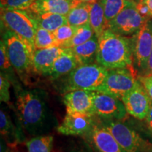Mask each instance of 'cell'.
I'll return each instance as SVG.
<instances>
[{
	"label": "cell",
	"mask_w": 152,
	"mask_h": 152,
	"mask_svg": "<svg viewBox=\"0 0 152 152\" xmlns=\"http://www.w3.org/2000/svg\"><path fill=\"white\" fill-rule=\"evenodd\" d=\"M138 80L142 83L152 101V75H142L138 77Z\"/></svg>",
	"instance_id": "obj_31"
},
{
	"label": "cell",
	"mask_w": 152,
	"mask_h": 152,
	"mask_svg": "<svg viewBox=\"0 0 152 152\" xmlns=\"http://www.w3.org/2000/svg\"><path fill=\"white\" fill-rule=\"evenodd\" d=\"M80 65L75 55L70 48H65V51L58 57L53 64L47 75L53 80L58 79L68 75Z\"/></svg>",
	"instance_id": "obj_17"
},
{
	"label": "cell",
	"mask_w": 152,
	"mask_h": 152,
	"mask_svg": "<svg viewBox=\"0 0 152 152\" xmlns=\"http://www.w3.org/2000/svg\"><path fill=\"white\" fill-rule=\"evenodd\" d=\"M90 140L99 152H126L104 125H93Z\"/></svg>",
	"instance_id": "obj_14"
},
{
	"label": "cell",
	"mask_w": 152,
	"mask_h": 152,
	"mask_svg": "<svg viewBox=\"0 0 152 152\" xmlns=\"http://www.w3.org/2000/svg\"><path fill=\"white\" fill-rule=\"evenodd\" d=\"M80 1H83V2H87V3H94L95 1H97L99 0H78Z\"/></svg>",
	"instance_id": "obj_35"
},
{
	"label": "cell",
	"mask_w": 152,
	"mask_h": 152,
	"mask_svg": "<svg viewBox=\"0 0 152 152\" xmlns=\"http://www.w3.org/2000/svg\"><path fill=\"white\" fill-rule=\"evenodd\" d=\"M145 120H146V123H147L148 128H149V130L152 132V101H151V106H150L149 112H148Z\"/></svg>",
	"instance_id": "obj_32"
},
{
	"label": "cell",
	"mask_w": 152,
	"mask_h": 152,
	"mask_svg": "<svg viewBox=\"0 0 152 152\" xmlns=\"http://www.w3.org/2000/svg\"><path fill=\"white\" fill-rule=\"evenodd\" d=\"M64 103L66 112L94 115L92 91L76 90L66 92L64 96Z\"/></svg>",
	"instance_id": "obj_13"
},
{
	"label": "cell",
	"mask_w": 152,
	"mask_h": 152,
	"mask_svg": "<svg viewBox=\"0 0 152 152\" xmlns=\"http://www.w3.org/2000/svg\"><path fill=\"white\" fill-rule=\"evenodd\" d=\"M1 23L6 30L14 33L26 44L33 56L37 24L29 11L1 9Z\"/></svg>",
	"instance_id": "obj_3"
},
{
	"label": "cell",
	"mask_w": 152,
	"mask_h": 152,
	"mask_svg": "<svg viewBox=\"0 0 152 152\" xmlns=\"http://www.w3.org/2000/svg\"><path fill=\"white\" fill-rule=\"evenodd\" d=\"M11 82L2 74L0 75V99L1 102L9 103L10 100V88Z\"/></svg>",
	"instance_id": "obj_30"
},
{
	"label": "cell",
	"mask_w": 152,
	"mask_h": 152,
	"mask_svg": "<svg viewBox=\"0 0 152 152\" xmlns=\"http://www.w3.org/2000/svg\"><path fill=\"white\" fill-rule=\"evenodd\" d=\"M36 0H0L1 9L28 10Z\"/></svg>",
	"instance_id": "obj_29"
},
{
	"label": "cell",
	"mask_w": 152,
	"mask_h": 152,
	"mask_svg": "<svg viewBox=\"0 0 152 152\" xmlns=\"http://www.w3.org/2000/svg\"><path fill=\"white\" fill-rule=\"evenodd\" d=\"M113 134L120 145L126 152H141L143 141L130 127L120 121H107L104 125Z\"/></svg>",
	"instance_id": "obj_11"
},
{
	"label": "cell",
	"mask_w": 152,
	"mask_h": 152,
	"mask_svg": "<svg viewBox=\"0 0 152 152\" xmlns=\"http://www.w3.org/2000/svg\"><path fill=\"white\" fill-rule=\"evenodd\" d=\"M64 51L65 48L60 47L36 49L33 56L34 71L41 75H47L55 61Z\"/></svg>",
	"instance_id": "obj_16"
},
{
	"label": "cell",
	"mask_w": 152,
	"mask_h": 152,
	"mask_svg": "<svg viewBox=\"0 0 152 152\" xmlns=\"http://www.w3.org/2000/svg\"><path fill=\"white\" fill-rule=\"evenodd\" d=\"M143 75H152V50L147 61V69H146L145 73H144Z\"/></svg>",
	"instance_id": "obj_34"
},
{
	"label": "cell",
	"mask_w": 152,
	"mask_h": 152,
	"mask_svg": "<svg viewBox=\"0 0 152 152\" xmlns=\"http://www.w3.org/2000/svg\"><path fill=\"white\" fill-rule=\"evenodd\" d=\"M0 68H1V74L5 76L11 82V84L15 87V90L20 87L19 82L15 75L16 71L9 61L7 52V47L3 39H1L0 42Z\"/></svg>",
	"instance_id": "obj_22"
},
{
	"label": "cell",
	"mask_w": 152,
	"mask_h": 152,
	"mask_svg": "<svg viewBox=\"0 0 152 152\" xmlns=\"http://www.w3.org/2000/svg\"><path fill=\"white\" fill-rule=\"evenodd\" d=\"M127 113L138 120L146 118L151 99L140 80L134 88L121 98Z\"/></svg>",
	"instance_id": "obj_10"
},
{
	"label": "cell",
	"mask_w": 152,
	"mask_h": 152,
	"mask_svg": "<svg viewBox=\"0 0 152 152\" xmlns=\"http://www.w3.org/2000/svg\"><path fill=\"white\" fill-rule=\"evenodd\" d=\"M3 40L11 65L21 81L27 84L30 74L34 71L33 54L26 44L11 31L7 30Z\"/></svg>",
	"instance_id": "obj_5"
},
{
	"label": "cell",
	"mask_w": 152,
	"mask_h": 152,
	"mask_svg": "<svg viewBox=\"0 0 152 152\" xmlns=\"http://www.w3.org/2000/svg\"><path fill=\"white\" fill-rule=\"evenodd\" d=\"M30 14L35 20L37 26L52 33L61 26L68 24L66 15L52 13H45L40 14H33L31 13Z\"/></svg>",
	"instance_id": "obj_19"
},
{
	"label": "cell",
	"mask_w": 152,
	"mask_h": 152,
	"mask_svg": "<svg viewBox=\"0 0 152 152\" xmlns=\"http://www.w3.org/2000/svg\"><path fill=\"white\" fill-rule=\"evenodd\" d=\"M149 19L140 14L133 3L125 7L109 23L107 29L120 35H133Z\"/></svg>",
	"instance_id": "obj_7"
},
{
	"label": "cell",
	"mask_w": 152,
	"mask_h": 152,
	"mask_svg": "<svg viewBox=\"0 0 152 152\" xmlns=\"http://www.w3.org/2000/svg\"><path fill=\"white\" fill-rule=\"evenodd\" d=\"M35 47L36 50L52 47H58V44L52 32L37 26L35 37Z\"/></svg>",
	"instance_id": "obj_26"
},
{
	"label": "cell",
	"mask_w": 152,
	"mask_h": 152,
	"mask_svg": "<svg viewBox=\"0 0 152 152\" xmlns=\"http://www.w3.org/2000/svg\"><path fill=\"white\" fill-rule=\"evenodd\" d=\"M98 47L99 38L94 35L86 42L70 49L78 61L80 65H83L96 62Z\"/></svg>",
	"instance_id": "obj_18"
},
{
	"label": "cell",
	"mask_w": 152,
	"mask_h": 152,
	"mask_svg": "<svg viewBox=\"0 0 152 152\" xmlns=\"http://www.w3.org/2000/svg\"><path fill=\"white\" fill-rule=\"evenodd\" d=\"M79 2L78 0H36L28 11L33 14L52 13L66 16L70 10Z\"/></svg>",
	"instance_id": "obj_15"
},
{
	"label": "cell",
	"mask_w": 152,
	"mask_h": 152,
	"mask_svg": "<svg viewBox=\"0 0 152 152\" xmlns=\"http://www.w3.org/2000/svg\"><path fill=\"white\" fill-rule=\"evenodd\" d=\"M140 1L143 3L147 8L149 18H152V0H141Z\"/></svg>",
	"instance_id": "obj_33"
},
{
	"label": "cell",
	"mask_w": 152,
	"mask_h": 152,
	"mask_svg": "<svg viewBox=\"0 0 152 152\" xmlns=\"http://www.w3.org/2000/svg\"><path fill=\"white\" fill-rule=\"evenodd\" d=\"M66 1H72V0H66Z\"/></svg>",
	"instance_id": "obj_37"
},
{
	"label": "cell",
	"mask_w": 152,
	"mask_h": 152,
	"mask_svg": "<svg viewBox=\"0 0 152 152\" xmlns=\"http://www.w3.org/2000/svg\"><path fill=\"white\" fill-rule=\"evenodd\" d=\"M95 35L94 30L89 23L77 27L75 35L68 42L64 44L62 48H73L86 42Z\"/></svg>",
	"instance_id": "obj_23"
},
{
	"label": "cell",
	"mask_w": 152,
	"mask_h": 152,
	"mask_svg": "<svg viewBox=\"0 0 152 152\" xmlns=\"http://www.w3.org/2000/svg\"><path fill=\"white\" fill-rule=\"evenodd\" d=\"M94 115L108 121H120L126 117L127 111L122 100L100 91H92Z\"/></svg>",
	"instance_id": "obj_9"
},
{
	"label": "cell",
	"mask_w": 152,
	"mask_h": 152,
	"mask_svg": "<svg viewBox=\"0 0 152 152\" xmlns=\"http://www.w3.org/2000/svg\"><path fill=\"white\" fill-rule=\"evenodd\" d=\"M96 63L107 69L134 70L132 38L106 29L99 37Z\"/></svg>",
	"instance_id": "obj_2"
},
{
	"label": "cell",
	"mask_w": 152,
	"mask_h": 152,
	"mask_svg": "<svg viewBox=\"0 0 152 152\" xmlns=\"http://www.w3.org/2000/svg\"><path fill=\"white\" fill-rule=\"evenodd\" d=\"M77 27H74L69 24L61 26L53 32L55 39L58 44V47H61L64 44L68 42L75 35Z\"/></svg>",
	"instance_id": "obj_28"
},
{
	"label": "cell",
	"mask_w": 152,
	"mask_h": 152,
	"mask_svg": "<svg viewBox=\"0 0 152 152\" xmlns=\"http://www.w3.org/2000/svg\"><path fill=\"white\" fill-rule=\"evenodd\" d=\"M91 4L80 1L66 15L68 24L74 27H80L90 23Z\"/></svg>",
	"instance_id": "obj_20"
},
{
	"label": "cell",
	"mask_w": 152,
	"mask_h": 152,
	"mask_svg": "<svg viewBox=\"0 0 152 152\" xmlns=\"http://www.w3.org/2000/svg\"><path fill=\"white\" fill-rule=\"evenodd\" d=\"M128 1H132V2H133V3L137 4V3L140 2V1H141V0H128Z\"/></svg>",
	"instance_id": "obj_36"
},
{
	"label": "cell",
	"mask_w": 152,
	"mask_h": 152,
	"mask_svg": "<svg viewBox=\"0 0 152 152\" xmlns=\"http://www.w3.org/2000/svg\"><path fill=\"white\" fill-rule=\"evenodd\" d=\"M133 62L143 75L152 50V20L149 19L132 37Z\"/></svg>",
	"instance_id": "obj_8"
},
{
	"label": "cell",
	"mask_w": 152,
	"mask_h": 152,
	"mask_svg": "<svg viewBox=\"0 0 152 152\" xmlns=\"http://www.w3.org/2000/svg\"><path fill=\"white\" fill-rule=\"evenodd\" d=\"M54 138L52 135L36 136L26 142L28 152H51Z\"/></svg>",
	"instance_id": "obj_24"
},
{
	"label": "cell",
	"mask_w": 152,
	"mask_h": 152,
	"mask_svg": "<svg viewBox=\"0 0 152 152\" xmlns=\"http://www.w3.org/2000/svg\"><path fill=\"white\" fill-rule=\"evenodd\" d=\"M17 113L20 125L31 135L46 134L54 125V117L49 109L42 92L36 90L16 89Z\"/></svg>",
	"instance_id": "obj_1"
},
{
	"label": "cell",
	"mask_w": 152,
	"mask_h": 152,
	"mask_svg": "<svg viewBox=\"0 0 152 152\" xmlns=\"http://www.w3.org/2000/svg\"><path fill=\"white\" fill-rule=\"evenodd\" d=\"M138 82L134 70L129 68L109 69L102 85L95 91L113 95L121 99L126 93L136 86Z\"/></svg>",
	"instance_id": "obj_6"
},
{
	"label": "cell",
	"mask_w": 152,
	"mask_h": 152,
	"mask_svg": "<svg viewBox=\"0 0 152 152\" xmlns=\"http://www.w3.org/2000/svg\"><path fill=\"white\" fill-rule=\"evenodd\" d=\"M109 69L98 64L79 66L68 74L64 85V92L84 90L95 91L102 85Z\"/></svg>",
	"instance_id": "obj_4"
},
{
	"label": "cell",
	"mask_w": 152,
	"mask_h": 152,
	"mask_svg": "<svg viewBox=\"0 0 152 152\" xmlns=\"http://www.w3.org/2000/svg\"><path fill=\"white\" fill-rule=\"evenodd\" d=\"M93 115L66 112L63 122L57 127V132L64 135H83L90 132L94 125Z\"/></svg>",
	"instance_id": "obj_12"
},
{
	"label": "cell",
	"mask_w": 152,
	"mask_h": 152,
	"mask_svg": "<svg viewBox=\"0 0 152 152\" xmlns=\"http://www.w3.org/2000/svg\"><path fill=\"white\" fill-rule=\"evenodd\" d=\"M0 130L1 135L8 140L15 141L19 138L18 131L15 129L10 117L3 109L0 111Z\"/></svg>",
	"instance_id": "obj_27"
},
{
	"label": "cell",
	"mask_w": 152,
	"mask_h": 152,
	"mask_svg": "<svg viewBox=\"0 0 152 152\" xmlns=\"http://www.w3.org/2000/svg\"><path fill=\"white\" fill-rule=\"evenodd\" d=\"M104 6L106 25L115 18L127 6L133 4L128 0H102Z\"/></svg>",
	"instance_id": "obj_25"
},
{
	"label": "cell",
	"mask_w": 152,
	"mask_h": 152,
	"mask_svg": "<svg viewBox=\"0 0 152 152\" xmlns=\"http://www.w3.org/2000/svg\"><path fill=\"white\" fill-rule=\"evenodd\" d=\"M90 24L98 38L107 29L104 6L102 0L91 4L90 14Z\"/></svg>",
	"instance_id": "obj_21"
}]
</instances>
